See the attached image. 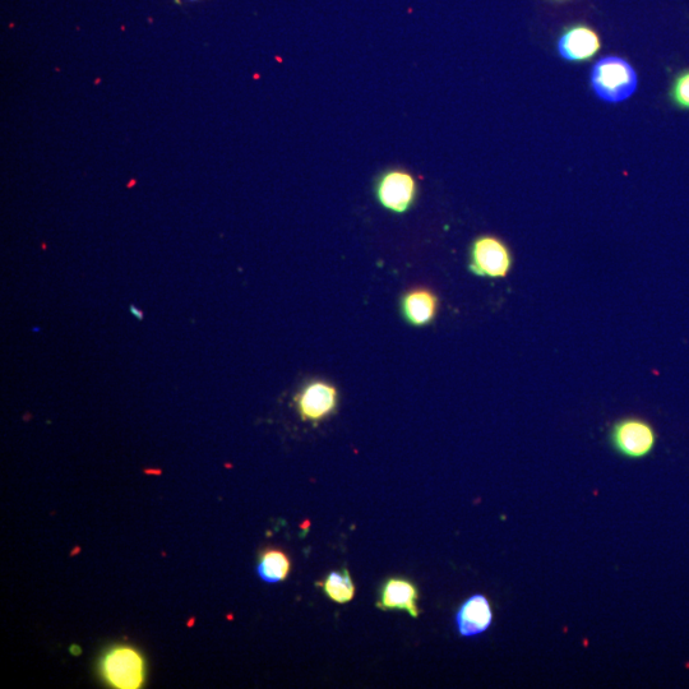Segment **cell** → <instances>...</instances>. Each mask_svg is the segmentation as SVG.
Here are the masks:
<instances>
[{"instance_id": "cell-10", "label": "cell", "mask_w": 689, "mask_h": 689, "mask_svg": "<svg viewBox=\"0 0 689 689\" xmlns=\"http://www.w3.org/2000/svg\"><path fill=\"white\" fill-rule=\"evenodd\" d=\"M418 589L404 578H390L383 585L377 607L382 610H406L411 617H418Z\"/></svg>"}, {"instance_id": "cell-7", "label": "cell", "mask_w": 689, "mask_h": 689, "mask_svg": "<svg viewBox=\"0 0 689 689\" xmlns=\"http://www.w3.org/2000/svg\"><path fill=\"white\" fill-rule=\"evenodd\" d=\"M557 46L559 55L567 62L581 63L600 52L601 40L593 27L576 23L562 32Z\"/></svg>"}, {"instance_id": "cell-3", "label": "cell", "mask_w": 689, "mask_h": 689, "mask_svg": "<svg viewBox=\"0 0 689 689\" xmlns=\"http://www.w3.org/2000/svg\"><path fill=\"white\" fill-rule=\"evenodd\" d=\"M513 256L510 247L494 235H480L474 239L469 251L471 274L483 279H506L511 274Z\"/></svg>"}, {"instance_id": "cell-5", "label": "cell", "mask_w": 689, "mask_h": 689, "mask_svg": "<svg viewBox=\"0 0 689 689\" xmlns=\"http://www.w3.org/2000/svg\"><path fill=\"white\" fill-rule=\"evenodd\" d=\"M374 193L379 205L393 214L402 215L414 206L418 183L409 171L390 169L379 175Z\"/></svg>"}, {"instance_id": "cell-8", "label": "cell", "mask_w": 689, "mask_h": 689, "mask_svg": "<svg viewBox=\"0 0 689 689\" xmlns=\"http://www.w3.org/2000/svg\"><path fill=\"white\" fill-rule=\"evenodd\" d=\"M456 627L462 637H475L487 632L493 623V609L482 594L471 596L456 613Z\"/></svg>"}, {"instance_id": "cell-13", "label": "cell", "mask_w": 689, "mask_h": 689, "mask_svg": "<svg viewBox=\"0 0 689 689\" xmlns=\"http://www.w3.org/2000/svg\"><path fill=\"white\" fill-rule=\"evenodd\" d=\"M669 99L675 108L689 112V69L674 77L669 90Z\"/></svg>"}, {"instance_id": "cell-11", "label": "cell", "mask_w": 689, "mask_h": 689, "mask_svg": "<svg viewBox=\"0 0 689 689\" xmlns=\"http://www.w3.org/2000/svg\"><path fill=\"white\" fill-rule=\"evenodd\" d=\"M290 572V559L277 549L266 550L258 564V575L268 584L286 580Z\"/></svg>"}, {"instance_id": "cell-9", "label": "cell", "mask_w": 689, "mask_h": 689, "mask_svg": "<svg viewBox=\"0 0 689 689\" xmlns=\"http://www.w3.org/2000/svg\"><path fill=\"white\" fill-rule=\"evenodd\" d=\"M401 314L411 326L424 327L433 323L439 308L436 293L427 288L408 291L401 299Z\"/></svg>"}, {"instance_id": "cell-2", "label": "cell", "mask_w": 689, "mask_h": 689, "mask_svg": "<svg viewBox=\"0 0 689 689\" xmlns=\"http://www.w3.org/2000/svg\"><path fill=\"white\" fill-rule=\"evenodd\" d=\"M99 673L110 687L140 689L146 682V660L132 646L115 645L101 656Z\"/></svg>"}, {"instance_id": "cell-14", "label": "cell", "mask_w": 689, "mask_h": 689, "mask_svg": "<svg viewBox=\"0 0 689 689\" xmlns=\"http://www.w3.org/2000/svg\"><path fill=\"white\" fill-rule=\"evenodd\" d=\"M71 652H72V655H75V656L81 655V649L78 646H72Z\"/></svg>"}, {"instance_id": "cell-12", "label": "cell", "mask_w": 689, "mask_h": 689, "mask_svg": "<svg viewBox=\"0 0 689 689\" xmlns=\"http://www.w3.org/2000/svg\"><path fill=\"white\" fill-rule=\"evenodd\" d=\"M323 593L337 604H346L354 599L355 585L348 570L334 571L325 580L318 582Z\"/></svg>"}, {"instance_id": "cell-1", "label": "cell", "mask_w": 689, "mask_h": 689, "mask_svg": "<svg viewBox=\"0 0 689 689\" xmlns=\"http://www.w3.org/2000/svg\"><path fill=\"white\" fill-rule=\"evenodd\" d=\"M591 86L600 100L618 104L630 99L638 86L635 68L619 57H605L591 71Z\"/></svg>"}, {"instance_id": "cell-4", "label": "cell", "mask_w": 689, "mask_h": 689, "mask_svg": "<svg viewBox=\"0 0 689 689\" xmlns=\"http://www.w3.org/2000/svg\"><path fill=\"white\" fill-rule=\"evenodd\" d=\"M654 427L642 418L627 416L610 428L609 442L613 450L626 459L640 460L649 456L656 446Z\"/></svg>"}, {"instance_id": "cell-6", "label": "cell", "mask_w": 689, "mask_h": 689, "mask_svg": "<svg viewBox=\"0 0 689 689\" xmlns=\"http://www.w3.org/2000/svg\"><path fill=\"white\" fill-rule=\"evenodd\" d=\"M295 402L305 422H321L334 413L339 402V392L331 383L312 381L302 388Z\"/></svg>"}]
</instances>
